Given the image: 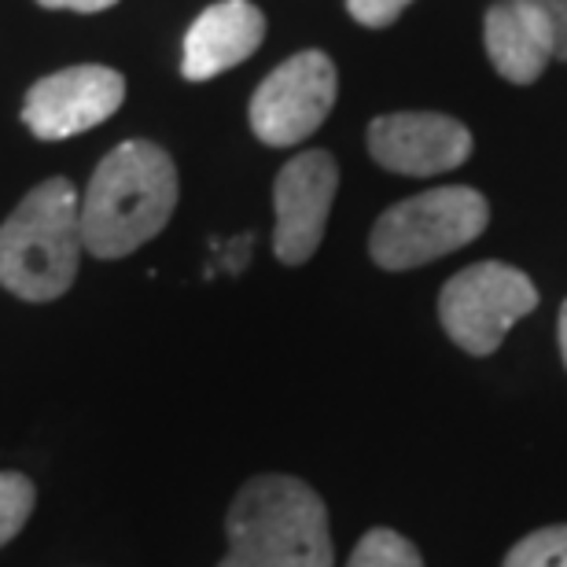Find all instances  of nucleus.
<instances>
[{
  "label": "nucleus",
  "instance_id": "obj_1",
  "mask_svg": "<svg viewBox=\"0 0 567 567\" xmlns=\"http://www.w3.org/2000/svg\"><path fill=\"white\" fill-rule=\"evenodd\" d=\"M181 196L177 166L152 141H126L100 158L82 196V240L96 258H126L155 240Z\"/></svg>",
  "mask_w": 567,
  "mask_h": 567
},
{
  "label": "nucleus",
  "instance_id": "obj_2",
  "mask_svg": "<svg viewBox=\"0 0 567 567\" xmlns=\"http://www.w3.org/2000/svg\"><path fill=\"white\" fill-rule=\"evenodd\" d=\"M218 567H332L328 505L299 475L262 472L236 491Z\"/></svg>",
  "mask_w": 567,
  "mask_h": 567
},
{
  "label": "nucleus",
  "instance_id": "obj_3",
  "mask_svg": "<svg viewBox=\"0 0 567 567\" xmlns=\"http://www.w3.org/2000/svg\"><path fill=\"white\" fill-rule=\"evenodd\" d=\"M82 196L66 177H49L0 225V288L22 302L66 295L82 258Z\"/></svg>",
  "mask_w": 567,
  "mask_h": 567
},
{
  "label": "nucleus",
  "instance_id": "obj_4",
  "mask_svg": "<svg viewBox=\"0 0 567 567\" xmlns=\"http://www.w3.org/2000/svg\"><path fill=\"white\" fill-rule=\"evenodd\" d=\"M491 221V203L483 192L446 185L394 203L377 218L369 236V255L380 269L402 274L435 262L468 247Z\"/></svg>",
  "mask_w": 567,
  "mask_h": 567
},
{
  "label": "nucleus",
  "instance_id": "obj_5",
  "mask_svg": "<svg viewBox=\"0 0 567 567\" xmlns=\"http://www.w3.org/2000/svg\"><path fill=\"white\" fill-rule=\"evenodd\" d=\"M535 306L538 288L524 269L505 262H475L446 280L439 295V321L464 354L486 358Z\"/></svg>",
  "mask_w": 567,
  "mask_h": 567
},
{
  "label": "nucleus",
  "instance_id": "obj_6",
  "mask_svg": "<svg viewBox=\"0 0 567 567\" xmlns=\"http://www.w3.org/2000/svg\"><path fill=\"white\" fill-rule=\"evenodd\" d=\"M336 63L324 52L288 55L251 100V130L269 147H291L321 130L336 104Z\"/></svg>",
  "mask_w": 567,
  "mask_h": 567
},
{
  "label": "nucleus",
  "instance_id": "obj_7",
  "mask_svg": "<svg viewBox=\"0 0 567 567\" xmlns=\"http://www.w3.org/2000/svg\"><path fill=\"white\" fill-rule=\"evenodd\" d=\"M126 100V78L111 66L82 63L41 78L27 93L22 122L41 141H66L107 122Z\"/></svg>",
  "mask_w": 567,
  "mask_h": 567
},
{
  "label": "nucleus",
  "instance_id": "obj_8",
  "mask_svg": "<svg viewBox=\"0 0 567 567\" xmlns=\"http://www.w3.org/2000/svg\"><path fill=\"white\" fill-rule=\"evenodd\" d=\"M339 188V166L328 152H302L277 174L274 251L284 266H302L317 255Z\"/></svg>",
  "mask_w": 567,
  "mask_h": 567
},
{
  "label": "nucleus",
  "instance_id": "obj_9",
  "mask_svg": "<svg viewBox=\"0 0 567 567\" xmlns=\"http://www.w3.org/2000/svg\"><path fill=\"white\" fill-rule=\"evenodd\" d=\"M369 155L383 169L405 177L446 174L468 163L472 133L464 122L435 111H399L380 115L369 126Z\"/></svg>",
  "mask_w": 567,
  "mask_h": 567
},
{
  "label": "nucleus",
  "instance_id": "obj_10",
  "mask_svg": "<svg viewBox=\"0 0 567 567\" xmlns=\"http://www.w3.org/2000/svg\"><path fill=\"white\" fill-rule=\"evenodd\" d=\"M262 41H266V16L251 0H218L185 33L181 71H185L188 82H207V78L233 71L236 63L251 60Z\"/></svg>",
  "mask_w": 567,
  "mask_h": 567
},
{
  "label": "nucleus",
  "instance_id": "obj_11",
  "mask_svg": "<svg viewBox=\"0 0 567 567\" xmlns=\"http://www.w3.org/2000/svg\"><path fill=\"white\" fill-rule=\"evenodd\" d=\"M483 38L494 71L513 85H530L535 78H542L549 60H557L546 22L516 0H502L486 11Z\"/></svg>",
  "mask_w": 567,
  "mask_h": 567
},
{
  "label": "nucleus",
  "instance_id": "obj_12",
  "mask_svg": "<svg viewBox=\"0 0 567 567\" xmlns=\"http://www.w3.org/2000/svg\"><path fill=\"white\" fill-rule=\"evenodd\" d=\"M347 567H424L421 549L391 527H372L350 553Z\"/></svg>",
  "mask_w": 567,
  "mask_h": 567
},
{
  "label": "nucleus",
  "instance_id": "obj_13",
  "mask_svg": "<svg viewBox=\"0 0 567 567\" xmlns=\"http://www.w3.org/2000/svg\"><path fill=\"white\" fill-rule=\"evenodd\" d=\"M502 567H567V524L530 530L505 553Z\"/></svg>",
  "mask_w": 567,
  "mask_h": 567
},
{
  "label": "nucleus",
  "instance_id": "obj_14",
  "mask_svg": "<svg viewBox=\"0 0 567 567\" xmlns=\"http://www.w3.org/2000/svg\"><path fill=\"white\" fill-rule=\"evenodd\" d=\"M33 502H38V491H33L30 475L0 472V549L27 527Z\"/></svg>",
  "mask_w": 567,
  "mask_h": 567
},
{
  "label": "nucleus",
  "instance_id": "obj_15",
  "mask_svg": "<svg viewBox=\"0 0 567 567\" xmlns=\"http://www.w3.org/2000/svg\"><path fill=\"white\" fill-rule=\"evenodd\" d=\"M527 11L546 22L549 38H553V55L557 60H567V0H516Z\"/></svg>",
  "mask_w": 567,
  "mask_h": 567
},
{
  "label": "nucleus",
  "instance_id": "obj_16",
  "mask_svg": "<svg viewBox=\"0 0 567 567\" xmlns=\"http://www.w3.org/2000/svg\"><path fill=\"white\" fill-rule=\"evenodd\" d=\"M410 4L413 0H347V11L361 22V27L383 30V27H391Z\"/></svg>",
  "mask_w": 567,
  "mask_h": 567
},
{
  "label": "nucleus",
  "instance_id": "obj_17",
  "mask_svg": "<svg viewBox=\"0 0 567 567\" xmlns=\"http://www.w3.org/2000/svg\"><path fill=\"white\" fill-rule=\"evenodd\" d=\"M41 8H55V11H82V16H93V11H107L115 8L118 0H38Z\"/></svg>",
  "mask_w": 567,
  "mask_h": 567
},
{
  "label": "nucleus",
  "instance_id": "obj_18",
  "mask_svg": "<svg viewBox=\"0 0 567 567\" xmlns=\"http://www.w3.org/2000/svg\"><path fill=\"white\" fill-rule=\"evenodd\" d=\"M557 336H560V354H564V365H567V299L560 306V328H557Z\"/></svg>",
  "mask_w": 567,
  "mask_h": 567
}]
</instances>
